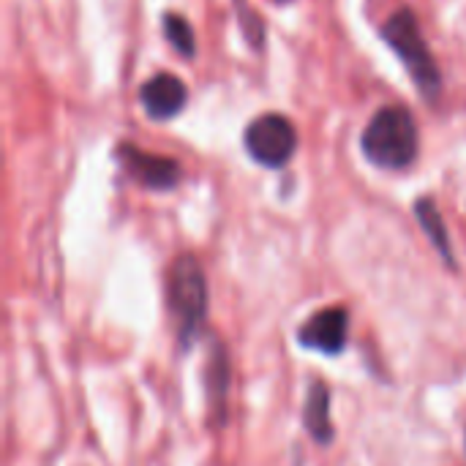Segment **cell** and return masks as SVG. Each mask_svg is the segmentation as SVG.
<instances>
[{"label":"cell","instance_id":"obj_3","mask_svg":"<svg viewBox=\"0 0 466 466\" xmlns=\"http://www.w3.org/2000/svg\"><path fill=\"white\" fill-rule=\"evenodd\" d=\"M169 306H172L180 339L188 344L199 333L205 322V311H208L205 273L199 262L188 254L177 257L169 270Z\"/></svg>","mask_w":466,"mask_h":466},{"label":"cell","instance_id":"obj_9","mask_svg":"<svg viewBox=\"0 0 466 466\" xmlns=\"http://www.w3.org/2000/svg\"><path fill=\"white\" fill-rule=\"evenodd\" d=\"M415 213H418L423 229L429 232L431 243L437 246V251L451 262V240H448V229H445V221H442L437 205H434L431 199H420V202L415 205Z\"/></svg>","mask_w":466,"mask_h":466},{"label":"cell","instance_id":"obj_7","mask_svg":"<svg viewBox=\"0 0 466 466\" xmlns=\"http://www.w3.org/2000/svg\"><path fill=\"white\" fill-rule=\"evenodd\" d=\"M142 106L147 109L150 117L156 120H167V117H175L183 106H186V85L172 76V74H156L153 79H147L142 85Z\"/></svg>","mask_w":466,"mask_h":466},{"label":"cell","instance_id":"obj_8","mask_svg":"<svg viewBox=\"0 0 466 466\" xmlns=\"http://www.w3.org/2000/svg\"><path fill=\"white\" fill-rule=\"evenodd\" d=\"M306 429L311 437L322 445L333 440V426H330V390L322 382H314L306 396V410H303Z\"/></svg>","mask_w":466,"mask_h":466},{"label":"cell","instance_id":"obj_1","mask_svg":"<svg viewBox=\"0 0 466 466\" xmlns=\"http://www.w3.org/2000/svg\"><path fill=\"white\" fill-rule=\"evenodd\" d=\"M363 153L382 169H404L418 156V126L401 106L380 109L363 131Z\"/></svg>","mask_w":466,"mask_h":466},{"label":"cell","instance_id":"obj_10","mask_svg":"<svg viewBox=\"0 0 466 466\" xmlns=\"http://www.w3.org/2000/svg\"><path fill=\"white\" fill-rule=\"evenodd\" d=\"M164 33H167V41L186 57L194 55L197 49V41H194V30L191 25L180 16V14H167L164 16Z\"/></svg>","mask_w":466,"mask_h":466},{"label":"cell","instance_id":"obj_5","mask_svg":"<svg viewBox=\"0 0 466 466\" xmlns=\"http://www.w3.org/2000/svg\"><path fill=\"white\" fill-rule=\"evenodd\" d=\"M117 158L120 164L126 167V172L139 180L142 186L147 188H172L180 177V167L172 161V158H164V156H153V153H145L134 145H120L117 150Z\"/></svg>","mask_w":466,"mask_h":466},{"label":"cell","instance_id":"obj_6","mask_svg":"<svg viewBox=\"0 0 466 466\" xmlns=\"http://www.w3.org/2000/svg\"><path fill=\"white\" fill-rule=\"evenodd\" d=\"M350 317L344 309H322L300 328V344L325 355H339L347 344Z\"/></svg>","mask_w":466,"mask_h":466},{"label":"cell","instance_id":"obj_4","mask_svg":"<svg viewBox=\"0 0 466 466\" xmlns=\"http://www.w3.org/2000/svg\"><path fill=\"white\" fill-rule=\"evenodd\" d=\"M295 147L298 134L284 115H262L246 128V150L265 167H284Z\"/></svg>","mask_w":466,"mask_h":466},{"label":"cell","instance_id":"obj_2","mask_svg":"<svg viewBox=\"0 0 466 466\" xmlns=\"http://www.w3.org/2000/svg\"><path fill=\"white\" fill-rule=\"evenodd\" d=\"M382 35H385V41L399 52V57L407 63V68H410V74L415 76V82L420 85V90H423L429 98L437 96V93H440L442 76H440V68H437V63H434V57H431V49H429V44H426V38H423V33H420L418 16H415L412 11H407V8L396 11V14L385 22Z\"/></svg>","mask_w":466,"mask_h":466}]
</instances>
